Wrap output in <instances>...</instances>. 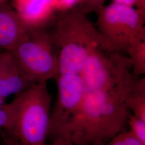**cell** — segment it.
I'll list each match as a JSON object with an SVG mask.
<instances>
[{
    "label": "cell",
    "instance_id": "6da1fadb",
    "mask_svg": "<svg viewBox=\"0 0 145 145\" xmlns=\"http://www.w3.org/2000/svg\"><path fill=\"white\" fill-rule=\"evenodd\" d=\"M127 97L123 93L86 91L78 110L55 138L64 137L75 145H105L127 124Z\"/></svg>",
    "mask_w": 145,
    "mask_h": 145
},
{
    "label": "cell",
    "instance_id": "7a4b0ae2",
    "mask_svg": "<svg viewBox=\"0 0 145 145\" xmlns=\"http://www.w3.org/2000/svg\"><path fill=\"white\" fill-rule=\"evenodd\" d=\"M51 33L57 51L58 74H80L94 50H112L87 14L76 6L59 12Z\"/></svg>",
    "mask_w": 145,
    "mask_h": 145
},
{
    "label": "cell",
    "instance_id": "3957f363",
    "mask_svg": "<svg viewBox=\"0 0 145 145\" xmlns=\"http://www.w3.org/2000/svg\"><path fill=\"white\" fill-rule=\"evenodd\" d=\"M51 103L46 82L35 83L16 95L10 103L5 104L10 117L9 127L5 132L19 145H46Z\"/></svg>",
    "mask_w": 145,
    "mask_h": 145
},
{
    "label": "cell",
    "instance_id": "277c9868",
    "mask_svg": "<svg viewBox=\"0 0 145 145\" xmlns=\"http://www.w3.org/2000/svg\"><path fill=\"white\" fill-rule=\"evenodd\" d=\"M80 75L87 91L126 95L137 78L125 54L104 47L93 50Z\"/></svg>",
    "mask_w": 145,
    "mask_h": 145
},
{
    "label": "cell",
    "instance_id": "5b68a950",
    "mask_svg": "<svg viewBox=\"0 0 145 145\" xmlns=\"http://www.w3.org/2000/svg\"><path fill=\"white\" fill-rule=\"evenodd\" d=\"M9 52L32 82H47L57 77V51L51 33L43 29H29Z\"/></svg>",
    "mask_w": 145,
    "mask_h": 145
},
{
    "label": "cell",
    "instance_id": "8992f818",
    "mask_svg": "<svg viewBox=\"0 0 145 145\" xmlns=\"http://www.w3.org/2000/svg\"><path fill=\"white\" fill-rule=\"evenodd\" d=\"M96 12L97 29L112 50L125 54L132 44L145 40V17L134 7L112 2Z\"/></svg>",
    "mask_w": 145,
    "mask_h": 145
},
{
    "label": "cell",
    "instance_id": "52a82bcc",
    "mask_svg": "<svg viewBox=\"0 0 145 145\" xmlns=\"http://www.w3.org/2000/svg\"><path fill=\"white\" fill-rule=\"evenodd\" d=\"M56 78L57 99L51 112L48 135L53 140L78 110L86 92L80 74H60Z\"/></svg>",
    "mask_w": 145,
    "mask_h": 145
},
{
    "label": "cell",
    "instance_id": "ba28073f",
    "mask_svg": "<svg viewBox=\"0 0 145 145\" xmlns=\"http://www.w3.org/2000/svg\"><path fill=\"white\" fill-rule=\"evenodd\" d=\"M35 83L22 72L8 51H0V97L5 99Z\"/></svg>",
    "mask_w": 145,
    "mask_h": 145
},
{
    "label": "cell",
    "instance_id": "9c48e42d",
    "mask_svg": "<svg viewBox=\"0 0 145 145\" xmlns=\"http://www.w3.org/2000/svg\"><path fill=\"white\" fill-rule=\"evenodd\" d=\"M12 5L29 29H43L56 12L51 0H12Z\"/></svg>",
    "mask_w": 145,
    "mask_h": 145
},
{
    "label": "cell",
    "instance_id": "30bf717a",
    "mask_svg": "<svg viewBox=\"0 0 145 145\" xmlns=\"http://www.w3.org/2000/svg\"><path fill=\"white\" fill-rule=\"evenodd\" d=\"M28 29L14 9L0 7V50L11 51Z\"/></svg>",
    "mask_w": 145,
    "mask_h": 145
},
{
    "label": "cell",
    "instance_id": "8fae6325",
    "mask_svg": "<svg viewBox=\"0 0 145 145\" xmlns=\"http://www.w3.org/2000/svg\"><path fill=\"white\" fill-rule=\"evenodd\" d=\"M129 111L137 118L145 121V78H137L126 100Z\"/></svg>",
    "mask_w": 145,
    "mask_h": 145
},
{
    "label": "cell",
    "instance_id": "7c38bea8",
    "mask_svg": "<svg viewBox=\"0 0 145 145\" xmlns=\"http://www.w3.org/2000/svg\"><path fill=\"white\" fill-rule=\"evenodd\" d=\"M125 54L131 63L132 72L135 78L145 74V40L135 42L127 48Z\"/></svg>",
    "mask_w": 145,
    "mask_h": 145
},
{
    "label": "cell",
    "instance_id": "4fadbf2b",
    "mask_svg": "<svg viewBox=\"0 0 145 145\" xmlns=\"http://www.w3.org/2000/svg\"><path fill=\"white\" fill-rule=\"evenodd\" d=\"M127 124L130 126V133L137 140L145 145V121L137 118L129 112Z\"/></svg>",
    "mask_w": 145,
    "mask_h": 145
},
{
    "label": "cell",
    "instance_id": "5bb4252c",
    "mask_svg": "<svg viewBox=\"0 0 145 145\" xmlns=\"http://www.w3.org/2000/svg\"><path fill=\"white\" fill-rule=\"evenodd\" d=\"M104 145H144L129 131H123L116 135Z\"/></svg>",
    "mask_w": 145,
    "mask_h": 145
},
{
    "label": "cell",
    "instance_id": "9a60e30c",
    "mask_svg": "<svg viewBox=\"0 0 145 145\" xmlns=\"http://www.w3.org/2000/svg\"><path fill=\"white\" fill-rule=\"evenodd\" d=\"M3 142H5L10 145H19L17 140L11 135L3 131L1 134ZM51 145H75L69 140L62 137H58L53 140Z\"/></svg>",
    "mask_w": 145,
    "mask_h": 145
},
{
    "label": "cell",
    "instance_id": "2e32d148",
    "mask_svg": "<svg viewBox=\"0 0 145 145\" xmlns=\"http://www.w3.org/2000/svg\"><path fill=\"white\" fill-rule=\"evenodd\" d=\"M106 0H83L78 7L86 14L96 12L104 6Z\"/></svg>",
    "mask_w": 145,
    "mask_h": 145
},
{
    "label": "cell",
    "instance_id": "e0dca14e",
    "mask_svg": "<svg viewBox=\"0 0 145 145\" xmlns=\"http://www.w3.org/2000/svg\"><path fill=\"white\" fill-rule=\"evenodd\" d=\"M56 12L67 10L77 5V0H51Z\"/></svg>",
    "mask_w": 145,
    "mask_h": 145
},
{
    "label": "cell",
    "instance_id": "ac0fdd59",
    "mask_svg": "<svg viewBox=\"0 0 145 145\" xmlns=\"http://www.w3.org/2000/svg\"><path fill=\"white\" fill-rule=\"evenodd\" d=\"M135 6L140 14L145 17V0H135Z\"/></svg>",
    "mask_w": 145,
    "mask_h": 145
},
{
    "label": "cell",
    "instance_id": "d6986e66",
    "mask_svg": "<svg viewBox=\"0 0 145 145\" xmlns=\"http://www.w3.org/2000/svg\"><path fill=\"white\" fill-rule=\"evenodd\" d=\"M113 2L134 7L135 0H113Z\"/></svg>",
    "mask_w": 145,
    "mask_h": 145
},
{
    "label": "cell",
    "instance_id": "ffe728a7",
    "mask_svg": "<svg viewBox=\"0 0 145 145\" xmlns=\"http://www.w3.org/2000/svg\"><path fill=\"white\" fill-rule=\"evenodd\" d=\"M5 103V99L0 97V109L2 108L3 105Z\"/></svg>",
    "mask_w": 145,
    "mask_h": 145
},
{
    "label": "cell",
    "instance_id": "44dd1931",
    "mask_svg": "<svg viewBox=\"0 0 145 145\" xmlns=\"http://www.w3.org/2000/svg\"><path fill=\"white\" fill-rule=\"evenodd\" d=\"M8 0H0V7L5 4Z\"/></svg>",
    "mask_w": 145,
    "mask_h": 145
},
{
    "label": "cell",
    "instance_id": "7402d4cb",
    "mask_svg": "<svg viewBox=\"0 0 145 145\" xmlns=\"http://www.w3.org/2000/svg\"><path fill=\"white\" fill-rule=\"evenodd\" d=\"M83 0H77V5H79Z\"/></svg>",
    "mask_w": 145,
    "mask_h": 145
},
{
    "label": "cell",
    "instance_id": "603a6c76",
    "mask_svg": "<svg viewBox=\"0 0 145 145\" xmlns=\"http://www.w3.org/2000/svg\"><path fill=\"white\" fill-rule=\"evenodd\" d=\"M3 143H4V144H5V145H9V144H8V143L5 142H3Z\"/></svg>",
    "mask_w": 145,
    "mask_h": 145
},
{
    "label": "cell",
    "instance_id": "cb8c5ba5",
    "mask_svg": "<svg viewBox=\"0 0 145 145\" xmlns=\"http://www.w3.org/2000/svg\"><path fill=\"white\" fill-rule=\"evenodd\" d=\"M0 51H1V50H0Z\"/></svg>",
    "mask_w": 145,
    "mask_h": 145
}]
</instances>
